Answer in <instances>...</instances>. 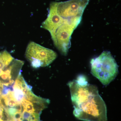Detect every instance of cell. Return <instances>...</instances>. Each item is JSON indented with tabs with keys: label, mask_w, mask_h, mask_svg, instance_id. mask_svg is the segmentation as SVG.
<instances>
[{
	"label": "cell",
	"mask_w": 121,
	"mask_h": 121,
	"mask_svg": "<svg viewBox=\"0 0 121 121\" xmlns=\"http://www.w3.org/2000/svg\"><path fill=\"white\" fill-rule=\"evenodd\" d=\"M68 85L76 118L85 121H107L106 106L97 86L88 83L83 75L79 76Z\"/></svg>",
	"instance_id": "6da1fadb"
},
{
	"label": "cell",
	"mask_w": 121,
	"mask_h": 121,
	"mask_svg": "<svg viewBox=\"0 0 121 121\" xmlns=\"http://www.w3.org/2000/svg\"><path fill=\"white\" fill-rule=\"evenodd\" d=\"M90 63L91 74L105 86L109 84L118 74V66L109 52H103L92 59Z\"/></svg>",
	"instance_id": "7a4b0ae2"
},
{
	"label": "cell",
	"mask_w": 121,
	"mask_h": 121,
	"mask_svg": "<svg viewBox=\"0 0 121 121\" xmlns=\"http://www.w3.org/2000/svg\"><path fill=\"white\" fill-rule=\"evenodd\" d=\"M82 18V17L63 18L62 22L56 30L52 40L55 46L63 55H67L71 47L72 35L80 23Z\"/></svg>",
	"instance_id": "3957f363"
},
{
	"label": "cell",
	"mask_w": 121,
	"mask_h": 121,
	"mask_svg": "<svg viewBox=\"0 0 121 121\" xmlns=\"http://www.w3.org/2000/svg\"><path fill=\"white\" fill-rule=\"evenodd\" d=\"M57 55L53 50L44 47L34 42L28 44L25 57L34 68L47 66L56 59Z\"/></svg>",
	"instance_id": "277c9868"
},
{
	"label": "cell",
	"mask_w": 121,
	"mask_h": 121,
	"mask_svg": "<svg viewBox=\"0 0 121 121\" xmlns=\"http://www.w3.org/2000/svg\"><path fill=\"white\" fill-rule=\"evenodd\" d=\"M90 0H69L56 2V12L64 18L82 17L83 13Z\"/></svg>",
	"instance_id": "5b68a950"
}]
</instances>
